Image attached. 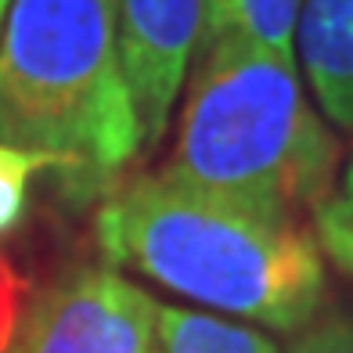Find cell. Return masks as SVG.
I'll return each mask as SVG.
<instances>
[{"mask_svg": "<svg viewBox=\"0 0 353 353\" xmlns=\"http://www.w3.org/2000/svg\"><path fill=\"white\" fill-rule=\"evenodd\" d=\"M205 29V0H119L123 69L137 112L141 148L166 134L173 101Z\"/></svg>", "mask_w": 353, "mask_h": 353, "instance_id": "obj_5", "label": "cell"}, {"mask_svg": "<svg viewBox=\"0 0 353 353\" xmlns=\"http://www.w3.org/2000/svg\"><path fill=\"white\" fill-rule=\"evenodd\" d=\"M43 166H47L43 155L0 144V238L11 228H19L26 202H29V181Z\"/></svg>", "mask_w": 353, "mask_h": 353, "instance_id": "obj_9", "label": "cell"}, {"mask_svg": "<svg viewBox=\"0 0 353 353\" xmlns=\"http://www.w3.org/2000/svg\"><path fill=\"white\" fill-rule=\"evenodd\" d=\"M155 353H281L260 328L234 325L223 317H205L181 307H159V346Z\"/></svg>", "mask_w": 353, "mask_h": 353, "instance_id": "obj_8", "label": "cell"}, {"mask_svg": "<svg viewBox=\"0 0 353 353\" xmlns=\"http://www.w3.org/2000/svg\"><path fill=\"white\" fill-rule=\"evenodd\" d=\"M339 141L303 98L296 61L242 40L195 51L166 173L216 199L296 220L332 199Z\"/></svg>", "mask_w": 353, "mask_h": 353, "instance_id": "obj_3", "label": "cell"}, {"mask_svg": "<svg viewBox=\"0 0 353 353\" xmlns=\"http://www.w3.org/2000/svg\"><path fill=\"white\" fill-rule=\"evenodd\" d=\"M343 199L353 205V163L346 166V191H343Z\"/></svg>", "mask_w": 353, "mask_h": 353, "instance_id": "obj_12", "label": "cell"}, {"mask_svg": "<svg viewBox=\"0 0 353 353\" xmlns=\"http://www.w3.org/2000/svg\"><path fill=\"white\" fill-rule=\"evenodd\" d=\"M0 144L37 152L79 195L141 152L119 0H14L0 37Z\"/></svg>", "mask_w": 353, "mask_h": 353, "instance_id": "obj_2", "label": "cell"}, {"mask_svg": "<svg viewBox=\"0 0 353 353\" xmlns=\"http://www.w3.org/2000/svg\"><path fill=\"white\" fill-rule=\"evenodd\" d=\"M159 303L108 267H76L22 307L8 353H155Z\"/></svg>", "mask_w": 353, "mask_h": 353, "instance_id": "obj_4", "label": "cell"}, {"mask_svg": "<svg viewBox=\"0 0 353 353\" xmlns=\"http://www.w3.org/2000/svg\"><path fill=\"white\" fill-rule=\"evenodd\" d=\"M11 4H14V0H0V26H4V19H8V11H11Z\"/></svg>", "mask_w": 353, "mask_h": 353, "instance_id": "obj_13", "label": "cell"}, {"mask_svg": "<svg viewBox=\"0 0 353 353\" xmlns=\"http://www.w3.org/2000/svg\"><path fill=\"white\" fill-rule=\"evenodd\" d=\"M288 353H353V314L343 307H321L292 332Z\"/></svg>", "mask_w": 353, "mask_h": 353, "instance_id": "obj_10", "label": "cell"}, {"mask_svg": "<svg viewBox=\"0 0 353 353\" xmlns=\"http://www.w3.org/2000/svg\"><path fill=\"white\" fill-rule=\"evenodd\" d=\"M299 8L303 0H205L202 43L242 40L263 54L296 61Z\"/></svg>", "mask_w": 353, "mask_h": 353, "instance_id": "obj_7", "label": "cell"}, {"mask_svg": "<svg viewBox=\"0 0 353 353\" xmlns=\"http://www.w3.org/2000/svg\"><path fill=\"white\" fill-rule=\"evenodd\" d=\"M314 238L321 252L353 278V205L346 199H328L314 210Z\"/></svg>", "mask_w": 353, "mask_h": 353, "instance_id": "obj_11", "label": "cell"}, {"mask_svg": "<svg viewBox=\"0 0 353 353\" xmlns=\"http://www.w3.org/2000/svg\"><path fill=\"white\" fill-rule=\"evenodd\" d=\"M98 245L112 263L223 314L299 332L325 307L317 238L163 173H144L98 210Z\"/></svg>", "mask_w": 353, "mask_h": 353, "instance_id": "obj_1", "label": "cell"}, {"mask_svg": "<svg viewBox=\"0 0 353 353\" xmlns=\"http://www.w3.org/2000/svg\"><path fill=\"white\" fill-rule=\"evenodd\" d=\"M299 61L321 108L343 130H353V0H303Z\"/></svg>", "mask_w": 353, "mask_h": 353, "instance_id": "obj_6", "label": "cell"}]
</instances>
